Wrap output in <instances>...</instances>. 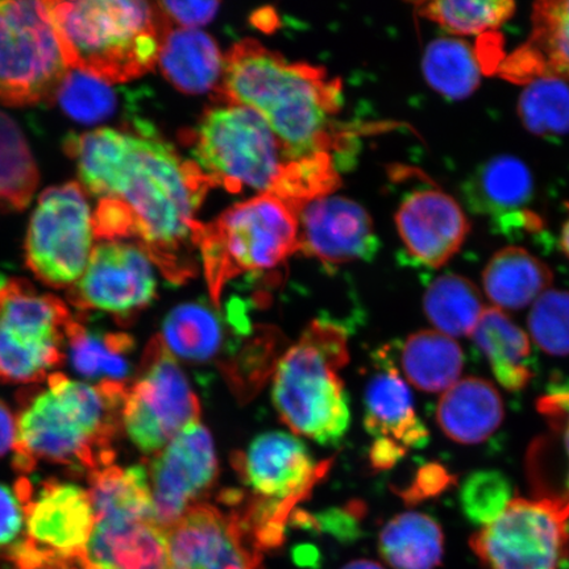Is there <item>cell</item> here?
Instances as JSON below:
<instances>
[{
  "instance_id": "40",
  "label": "cell",
  "mask_w": 569,
  "mask_h": 569,
  "mask_svg": "<svg viewBox=\"0 0 569 569\" xmlns=\"http://www.w3.org/2000/svg\"><path fill=\"white\" fill-rule=\"evenodd\" d=\"M528 325L540 350L552 356H569V291H545L532 303Z\"/></svg>"
},
{
  "instance_id": "34",
  "label": "cell",
  "mask_w": 569,
  "mask_h": 569,
  "mask_svg": "<svg viewBox=\"0 0 569 569\" xmlns=\"http://www.w3.org/2000/svg\"><path fill=\"white\" fill-rule=\"evenodd\" d=\"M486 309L473 282L453 273L433 280L423 297L427 319L450 338L471 337Z\"/></svg>"
},
{
  "instance_id": "26",
  "label": "cell",
  "mask_w": 569,
  "mask_h": 569,
  "mask_svg": "<svg viewBox=\"0 0 569 569\" xmlns=\"http://www.w3.org/2000/svg\"><path fill=\"white\" fill-rule=\"evenodd\" d=\"M159 67L184 94L216 92L222 82L224 57L208 33L169 24L163 34Z\"/></svg>"
},
{
  "instance_id": "11",
  "label": "cell",
  "mask_w": 569,
  "mask_h": 569,
  "mask_svg": "<svg viewBox=\"0 0 569 569\" xmlns=\"http://www.w3.org/2000/svg\"><path fill=\"white\" fill-rule=\"evenodd\" d=\"M199 417L201 405L188 377L161 337H153L127 389L122 421L128 438L153 457Z\"/></svg>"
},
{
  "instance_id": "14",
  "label": "cell",
  "mask_w": 569,
  "mask_h": 569,
  "mask_svg": "<svg viewBox=\"0 0 569 569\" xmlns=\"http://www.w3.org/2000/svg\"><path fill=\"white\" fill-rule=\"evenodd\" d=\"M158 296L152 261L137 244L101 241L92 249L83 276L68 290V300L82 311L98 310L128 323Z\"/></svg>"
},
{
  "instance_id": "49",
  "label": "cell",
  "mask_w": 569,
  "mask_h": 569,
  "mask_svg": "<svg viewBox=\"0 0 569 569\" xmlns=\"http://www.w3.org/2000/svg\"><path fill=\"white\" fill-rule=\"evenodd\" d=\"M7 282H9V281H6L2 273H0V289H3L6 287Z\"/></svg>"
},
{
  "instance_id": "18",
  "label": "cell",
  "mask_w": 569,
  "mask_h": 569,
  "mask_svg": "<svg viewBox=\"0 0 569 569\" xmlns=\"http://www.w3.org/2000/svg\"><path fill=\"white\" fill-rule=\"evenodd\" d=\"M298 218L301 252L326 267L368 261L379 251L371 217L351 199L317 198L303 206Z\"/></svg>"
},
{
  "instance_id": "16",
  "label": "cell",
  "mask_w": 569,
  "mask_h": 569,
  "mask_svg": "<svg viewBox=\"0 0 569 569\" xmlns=\"http://www.w3.org/2000/svg\"><path fill=\"white\" fill-rule=\"evenodd\" d=\"M13 489L24 507L28 542L56 557L84 559L96 526L88 489L51 479L34 490L27 478Z\"/></svg>"
},
{
  "instance_id": "20",
  "label": "cell",
  "mask_w": 569,
  "mask_h": 569,
  "mask_svg": "<svg viewBox=\"0 0 569 569\" xmlns=\"http://www.w3.org/2000/svg\"><path fill=\"white\" fill-rule=\"evenodd\" d=\"M532 194L530 169L513 156H497L483 162L465 184L469 208L488 217L505 233L537 229L539 218L528 209Z\"/></svg>"
},
{
  "instance_id": "33",
  "label": "cell",
  "mask_w": 569,
  "mask_h": 569,
  "mask_svg": "<svg viewBox=\"0 0 569 569\" xmlns=\"http://www.w3.org/2000/svg\"><path fill=\"white\" fill-rule=\"evenodd\" d=\"M160 337L173 356L196 365L218 359L226 340L222 319L202 303L177 306L163 319Z\"/></svg>"
},
{
  "instance_id": "45",
  "label": "cell",
  "mask_w": 569,
  "mask_h": 569,
  "mask_svg": "<svg viewBox=\"0 0 569 569\" xmlns=\"http://www.w3.org/2000/svg\"><path fill=\"white\" fill-rule=\"evenodd\" d=\"M12 569H88V566L84 559L61 558L40 551L26 539L13 553Z\"/></svg>"
},
{
  "instance_id": "39",
  "label": "cell",
  "mask_w": 569,
  "mask_h": 569,
  "mask_svg": "<svg viewBox=\"0 0 569 569\" xmlns=\"http://www.w3.org/2000/svg\"><path fill=\"white\" fill-rule=\"evenodd\" d=\"M53 101L68 117L84 124L101 123L117 111V91L81 70L69 69L57 89Z\"/></svg>"
},
{
  "instance_id": "22",
  "label": "cell",
  "mask_w": 569,
  "mask_h": 569,
  "mask_svg": "<svg viewBox=\"0 0 569 569\" xmlns=\"http://www.w3.org/2000/svg\"><path fill=\"white\" fill-rule=\"evenodd\" d=\"M497 71L505 80L525 84L542 77L569 81V0L533 4L528 40L505 57Z\"/></svg>"
},
{
  "instance_id": "35",
  "label": "cell",
  "mask_w": 569,
  "mask_h": 569,
  "mask_svg": "<svg viewBox=\"0 0 569 569\" xmlns=\"http://www.w3.org/2000/svg\"><path fill=\"white\" fill-rule=\"evenodd\" d=\"M422 70L430 87L451 101L471 97L479 88L481 63L468 42L440 38L426 48Z\"/></svg>"
},
{
  "instance_id": "37",
  "label": "cell",
  "mask_w": 569,
  "mask_h": 569,
  "mask_svg": "<svg viewBox=\"0 0 569 569\" xmlns=\"http://www.w3.org/2000/svg\"><path fill=\"white\" fill-rule=\"evenodd\" d=\"M419 17L433 21L447 32L479 36L495 32L515 16L509 0H436L415 4Z\"/></svg>"
},
{
  "instance_id": "27",
  "label": "cell",
  "mask_w": 569,
  "mask_h": 569,
  "mask_svg": "<svg viewBox=\"0 0 569 569\" xmlns=\"http://www.w3.org/2000/svg\"><path fill=\"white\" fill-rule=\"evenodd\" d=\"M66 347L71 367L83 379L130 387L137 345L128 333L91 329L73 318L67 329Z\"/></svg>"
},
{
  "instance_id": "43",
  "label": "cell",
  "mask_w": 569,
  "mask_h": 569,
  "mask_svg": "<svg viewBox=\"0 0 569 569\" xmlns=\"http://www.w3.org/2000/svg\"><path fill=\"white\" fill-rule=\"evenodd\" d=\"M169 23L174 27L198 30L216 18L218 2H160L158 3Z\"/></svg>"
},
{
  "instance_id": "47",
  "label": "cell",
  "mask_w": 569,
  "mask_h": 569,
  "mask_svg": "<svg viewBox=\"0 0 569 569\" xmlns=\"http://www.w3.org/2000/svg\"><path fill=\"white\" fill-rule=\"evenodd\" d=\"M341 569H386L377 561L368 560V559H359L350 561V563L346 565Z\"/></svg>"
},
{
  "instance_id": "24",
  "label": "cell",
  "mask_w": 569,
  "mask_h": 569,
  "mask_svg": "<svg viewBox=\"0 0 569 569\" xmlns=\"http://www.w3.org/2000/svg\"><path fill=\"white\" fill-rule=\"evenodd\" d=\"M500 391L480 377H466L446 390L437 408V421L445 436L460 445H479L493 436L503 422Z\"/></svg>"
},
{
  "instance_id": "48",
  "label": "cell",
  "mask_w": 569,
  "mask_h": 569,
  "mask_svg": "<svg viewBox=\"0 0 569 569\" xmlns=\"http://www.w3.org/2000/svg\"><path fill=\"white\" fill-rule=\"evenodd\" d=\"M560 248L569 259V218L567 219L563 230H561Z\"/></svg>"
},
{
  "instance_id": "50",
  "label": "cell",
  "mask_w": 569,
  "mask_h": 569,
  "mask_svg": "<svg viewBox=\"0 0 569 569\" xmlns=\"http://www.w3.org/2000/svg\"><path fill=\"white\" fill-rule=\"evenodd\" d=\"M88 569H90V568H88Z\"/></svg>"
},
{
  "instance_id": "44",
  "label": "cell",
  "mask_w": 569,
  "mask_h": 569,
  "mask_svg": "<svg viewBox=\"0 0 569 569\" xmlns=\"http://www.w3.org/2000/svg\"><path fill=\"white\" fill-rule=\"evenodd\" d=\"M453 482V476L443 466L429 465L419 469L415 483L402 497L409 502L423 501L443 493Z\"/></svg>"
},
{
  "instance_id": "31",
  "label": "cell",
  "mask_w": 569,
  "mask_h": 569,
  "mask_svg": "<svg viewBox=\"0 0 569 569\" xmlns=\"http://www.w3.org/2000/svg\"><path fill=\"white\" fill-rule=\"evenodd\" d=\"M379 551L393 569H437L445 555V533L436 519L407 511L383 526Z\"/></svg>"
},
{
  "instance_id": "9",
  "label": "cell",
  "mask_w": 569,
  "mask_h": 569,
  "mask_svg": "<svg viewBox=\"0 0 569 569\" xmlns=\"http://www.w3.org/2000/svg\"><path fill=\"white\" fill-rule=\"evenodd\" d=\"M73 320L66 303L40 295L26 280L0 289V382H38L63 359L67 329Z\"/></svg>"
},
{
  "instance_id": "28",
  "label": "cell",
  "mask_w": 569,
  "mask_h": 569,
  "mask_svg": "<svg viewBox=\"0 0 569 569\" xmlns=\"http://www.w3.org/2000/svg\"><path fill=\"white\" fill-rule=\"evenodd\" d=\"M89 483L96 523L154 522L147 466H107L89 473Z\"/></svg>"
},
{
  "instance_id": "23",
  "label": "cell",
  "mask_w": 569,
  "mask_h": 569,
  "mask_svg": "<svg viewBox=\"0 0 569 569\" xmlns=\"http://www.w3.org/2000/svg\"><path fill=\"white\" fill-rule=\"evenodd\" d=\"M547 431L528 451V479L533 497L569 508V390H555L538 400Z\"/></svg>"
},
{
  "instance_id": "19",
  "label": "cell",
  "mask_w": 569,
  "mask_h": 569,
  "mask_svg": "<svg viewBox=\"0 0 569 569\" xmlns=\"http://www.w3.org/2000/svg\"><path fill=\"white\" fill-rule=\"evenodd\" d=\"M396 226L411 258L430 268L450 261L471 230L461 206L439 189H419L405 197Z\"/></svg>"
},
{
  "instance_id": "6",
  "label": "cell",
  "mask_w": 569,
  "mask_h": 569,
  "mask_svg": "<svg viewBox=\"0 0 569 569\" xmlns=\"http://www.w3.org/2000/svg\"><path fill=\"white\" fill-rule=\"evenodd\" d=\"M347 332L331 320H315L277 365L273 403L291 431L331 446L351 421L339 371L348 362Z\"/></svg>"
},
{
  "instance_id": "29",
  "label": "cell",
  "mask_w": 569,
  "mask_h": 569,
  "mask_svg": "<svg viewBox=\"0 0 569 569\" xmlns=\"http://www.w3.org/2000/svg\"><path fill=\"white\" fill-rule=\"evenodd\" d=\"M542 260L522 247H507L493 254L483 269L482 284L495 308L521 310L538 300L552 283Z\"/></svg>"
},
{
  "instance_id": "2",
  "label": "cell",
  "mask_w": 569,
  "mask_h": 569,
  "mask_svg": "<svg viewBox=\"0 0 569 569\" xmlns=\"http://www.w3.org/2000/svg\"><path fill=\"white\" fill-rule=\"evenodd\" d=\"M213 94L220 103L258 113L297 154H333L350 140L333 120L343 106L340 81L323 68L288 61L258 40H241L224 56Z\"/></svg>"
},
{
  "instance_id": "36",
  "label": "cell",
  "mask_w": 569,
  "mask_h": 569,
  "mask_svg": "<svg viewBox=\"0 0 569 569\" xmlns=\"http://www.w3.org/2000/svg\"><path fill=\"white\" fill-rule=\"evenodd\" d=\"M39 184V169L16 120L0 111V213L21 211Z\"/></svg>"
},
{
  "instance_id": "41",
  "label": "cell",
  "mask_w": 569,
  "mask_h": 569,
  "mask_svg": "<svg viewBox=\"0 0 569 569\" xmlns=\"http://www.w3.org/2000/svg\"><path fill=\"white\" fill-rule=\"evenodd\" d=\"M513 490L507 476L498 471H478L469 475L460 489L462 511L469 521L486 526L507 509L513 500Z\"/></svg>"
},
{
  "instance_id": "10",
  "label": "cell",
  "mask_w": 569,
  "mask_h": 569,
  "mask_svg": "<svg viewBox=\"0 0 569 569\" xmlns=\"http://www.w3.org/2000/svg\"><path fill=\"white\" fill-rule=\"evenodd\" d=\"M68 70L47 3L0 0V102L52 101Z\"/></svg>"
},
{
  "instance_id": "25",
  "label": "cell",
  "mask_w": 569,
  "mask_h": 569,
  "mask_svg": "<svg viewBox=\"0 0 569 569\" xmlns=\"http://www.w3.org/2000/svg\"><path fill=\"white\" fill-rule=\"evenodd\" d=\"M84 560L90 569H167V532L152 521L96 523Z\"/></svg>"
},
{
  "instance_id": "21",
  "label": "cell",
  "mask_w": 569,
  "mask_h": 569,
  "mask_svg": "<svg viewBox=\"0 0 569 569\" xmlns=\"http://www.w3.org/2000/svg\"><path fill=\"white\" fill-rule=\"evenodd\" d=\"M377 372L369 380L365 400V426L375 443H387L408 453L422 448L429 431L418 418L407 381L398 372L389 348L376 356Z\"/></svg>"
},
{
  "instance_id": "38",
  "label": "cell",
  "mask_w": 569,
  "mask_h": 569,
  "mask_svg": "<svg viewBox=\"0 0 569 569\" xmlns=\"http://www.w3.org/2000/svg\"><path fill=\"white\" fill-rule=\"evenodd\" d=\"M517 111L526 130L536 137H566L569 133V84L553 77L526 83Z\"/></svg>"
},
{
  "instance_id": "15",
  "label": "cell",
  "mask_w": 569,
  "mask_h": 569,
  "mask_svg": "<svg viewBox=\"0 0 569 569\" xmlns=\"http://www.w3.org/2000/svg\"><path fill=\"white\" fill-rule=\"evenodd\" d=\"M153 521L168 532L201 503L218 478L216 446L201 423L187 427L147 466Z\"/></svg>"
},
{
  "instance_id": "30",
  "label": "cell",
  "mask_w": 569,
  "mask_h": 569,
  "mask_svg": "<svg viewBox=\"0 0 569 569\" xmlns=\"http://www.w3.org/2000/svg\"><path fill=\"white\" fill-rule=\"evenodd\" d=\"M471 337L503 389L519 391L529 386L532 379L530 339L507 312L497 308L483 310Z\"/></svg>"
},
{
  "instance_id": "46",
  "label": "cell",
  "mask_w": 569,
  "mask_h": 569,
  "mask_svg": "<svg viewBox=\"0 0 569 569\" xmlns=\"http://www.w3.org/2000/svg\"><path fill=\"white\" fill-rule=\"evenodd\" d=\"M17 439V418L7 405L0 400V458L13 448Z\"/></svg>"
},
{
  "instance_id": "12",
  "label": "cell",
  "mask_w": 569,
  "mask_h": 569,
  "mask_svg": "<svg viewBox=\"0 0 569 569\" xmlns=\"http://www.w3.org/2000/svg\"><path fill=\"white\" fill-rule=\"evenodd\" d=\"M569 508L538 497H515L469 540L482 569H563L569 555Z\"/></svg>"
},
{
  "instance_id": "8",
  "label": "cell",
  "mask_w": 569,
  "mask_h": 569,
  "mask_svg": "<svg viewBox=\"0 0 569 569\" xmlns=\"http://www.w3.org/2000/svg\"><path fill=\"white\" fill-rule=\"evenodd\" d=\"M233 466L254 496L241 510L244 521L259 543L272 550L283 542L291 510L309 496L330 465H318L308 447L290 433L267 432L246 452L234 455Z\"/></svg>"
},
{
  "instance_id": "3",
  "label": "cell",
  "mask_w": 569,
  "mask_h": 569,
  "mask_svg": "<svg viewBox=\"0 0 569 569\" xmlns=\"http://www.w3.org/2000/svg\"><path fill=\"white\" fill-rule=\"evenodd\" d=\"M189 140L196 162L213 188H252L301 211L338 188L333 154L300 156L243 106L220 103L204 112Z\"/></svg>"
},
{
  "instance_id": "13",
  "label": "cell",
  "mask_w": 569,
  "mask_h": 569,
  "mask_svg": "<svg viewBox=\"0 0 569 569\" xmlns=\"http://www.w3.org/2000/svg\"><path fill=\"white\" fill-rule=\"evenodd\" d=\"M92 239V213L82 184L49 188L40 196L28 227L27 267L48 287L70 289L88 268Z\"/></svg>"
},
{
  "instance_id": "7",
  "label": "cell",
  "mask_w": 569,
  "mask_h": 569,
  "mask_svg": "<svg viewBox=\"0 0 569 569\" xmlns=\"http://www.w3.org/2000/svg\"><path fill=\"white\" fill-rule=\"evenodd\" d=\"M293 204L259 194L194 227L193 241L216 308L227 283L282 264L301 251L300 218Z\"/></svg>"
},
{
  "instance_id": "4",
  "label": "cell",
  "mask_w": 569,
  "mask_h": 569,
  "mask_svg": "<svg viewBox=\"0 0 569 569\" xmlns=\"http://www.w3.org/2000/svg\"><path fill=\"white\" fill-rule=\"evenodd\" d=\"M127 389L49 376L48 388L30 393L17 418L16 471L31 473L41 461L89 473L113 465Z\"/></svg>"
},
{
  "instance_id": "1",
  "label": "cell",
  "mask_w": 569,
  "mask_h": 569,
  "mask_svg": "<svg viewBox=\"0 0 569 569\" xmlns=\"http://www.w3.org/2000/svg\"><path fill=\"white\" fill-rule=\"evenodd\" d=\"M66 151L78 167L84 190L111 199L152 264L174 284L197 274L194 227L199 208L212 189L194 160L146 130L99 128L73 134Z\"/></svg>"
},
{
  "instance_id": "5",
  "label": "cell",
  "mask_w": 569,
  "mask_h": 569,
  "mask_svg": "<svg viewBox=\"0 0 569 569\" xmlns=\"http://www.w3.org/2000/svg\"><path fill=\"white\" fill-rule=\"evenodd\" d=\"M63 60L106 83L137 80L158 66L169 20L158 3L46 2Z\"/></svg>"
},
{
  "instance_id": "42",
  "label": "cell",
  "mask_w": 569,
  "mask_h": 569,
  "mask_svg": "<svg viewBox=\"0 0 569 569\" xmlns=\"http://www.w3.org/2000/svg\"><path fill=\"white\" fill-rule=\"evenodd\" d=\"M26 540V513L16 489L0 483V569H11V558Z\"/></svg>"
},
{
  "instance_id": "17",
  "label": "cell",
  "mask_w": 569,
  "mask_h": 569,
  "mask_svg": "<svg viewBox=\"0 0 569 569\" xmlns=\"http://www.w3.org/2000/svg\"><path fill=\"white\" fill-rule=\"evenodd\" d=\"M167 569H266L262 551L234 511L198 503L167 532Z\"/></svg>"
},
{
  "instance_id": "32",
  "label": "cell",
  "mask_w": 569,
  "mask_h": 569,
  "mask_svg": "<svg viewBox=\"0 0 569 569\" xmlns=\"http://www.w3.org/2000/svg\"><path fill=\"white\" fill-rule=\"evenodd\" d=\"M465 355L452 338L425 330L412 333L401 348L405 377L427 393H445L460 380Z\"/></svg>"
}]
</instances>
